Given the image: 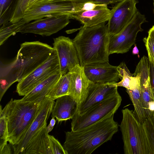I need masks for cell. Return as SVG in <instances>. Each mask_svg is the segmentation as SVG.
Returning <instances> with one entry per match:
<instances>
[{"mask_svg":"<svg viewBox=\"0 0 154 154\" xmlns=\"http://www.w3.org/2000/svg\"><path fill=\"white\" fill-rule=\"evenodd\" d=\"M54 50L53 47L39 41L22 43L15 60L10 64L1 66V83L10 87L20 81L46 62Z\"/></svg>","mask_w":154,"mask_h":154,"instance_id":"cell-1","label":"cell"},{"mask_svg":"<svg viewBox=\"0 0 154 154\" xmlns=\"http://www.w3.org/2000/svg\"><path fill=\"white\" fill-rule=\"evenodd\" d=\"M114 115L80 130L66 132L63 147L67 154H90L110 140L118 130Z\"/></svg>","mask_w":154,"mask_h":154,"instance_id":"cell-2","label":"cell"},{"mask_svg":"<svg viewBox=\"0 0 154 154\" xmlns=\"http://www.w3.org/2000/svg\"><path fill=\"white\" fill-rule=\"evenodd\" d=\"M110 36L106 22L92 26H83L73 42L77 51L80 65L109 62Z\"/></svg>","mask_w":154,"mask_h":154,"instance_id":"cell-3","label":"cell"},{"mask_svg":"<svg viewBox=\"0 0 154 154\" xmlns=\"http://www.w3.org/2000/svg\"><path fill=\"white\" fill-rule=\"evenodd\" d=\"M43 99L23 102L11 98L2 109L8 119V140L11 145L17 143L26 133L35 117Z\"/></svg>","mask_w":154,"mask_h":154,"instance_id":"cell-4","label":"cell"},{"mask_svg":"<svg viewBox=\"0 0 154 154\" xmlns=\"http://www.w3.org/2000/svg\"><path fill=\"white\" fill-rule=\"evenodd\" d=\"M122 119L119 125L124 143L125 154H148L142 124L136 118L133 111L122 110Z\"/></svg>","mask_w":154,"mask_h":154,"instance_id":"cell-5","label":"cell"},{"mask_svg":"<svg viewBox=\"0 0 154 154\" xmlns=\"http://www.w3.org/2000/svg\"><path fill=\"white\" fill-rule=\"evenodd\" d=\"M122 100L118 93L91 108L82 114H76L72 119L71 131L80 130L114 115Z\"/></svg>","mask_w":154,"mask_h":154,"instance_id":"cell-6","label":"cell"},{"mask_svg":"<svg viewBox=\"0 0 154 154\" xmlns=\"http://www.w3.org/2000/svg\"><path fill=\"white\" fill-rule=\"evenodd\" d=\"M147 22L144 15L138 11L130 22L119 33L110 36L109 54H123L128 51L135 44L138 33L143 29L142 24Z\"/></svg>","mask_w":154,"mask_h":154,"instance_id":"cell-7","label":"cell"},{"mask_svg":"<svg viewBox=\"0 0 154 154\" xmlns=\"http://www.w3.org/2000/svg\"><path fill=\"white\" fill-rule=\"evenodd\" d=\"M60 71L58 58L54 49L49 58L29 74L18 82L16 92L24 96L39 84Z\"/></svg>","mask_w":154,"mask_h":154,"instance_id":"cell-8","label":"cell"},{"mask_svg":"<svg viewBox=\"0 0 154 154\" xmlns=\"http://www.w3.org/2000/svg\"><path fill=\"white\" fill-rule=\"evenodd\" d=\"M81 4L78 0L50 3L27 11L21 20L26 24L51 16L69 15L73 13L81 11Z\"/></svg>","mask_w":154,"mask_h":154,"instance_id":"cell-9","label":"cell"},{"mask_svg":"<svg viewBox=\"0 0 154 154\" xmlns=\"http://www.w3.org/2000/svg\"><path fill=\"white\" fill-rule=\"evenodd\" d=\"M137 0H121L111 10L107 24L108 33L111 36L120 32L130 22L138 11Z\"/></svg>","mask_w":154,"mask_h":154,"instance_id":"cell-10","label":"cell"},{"mask_svg":"<svg viewBox=\"0 0 154 154\" xmlns=\"http://www.w3.org/2000/svg\"><path fill=\"white\" fill-rule=\"evenodd\" d=\"M68 15L51 16L36 20L23 25L18 32L49 36L61 30L70 22Z\"/></svg>","mask_w":154,"mask_h":154,"instance_id":"cell-11","label":"cell"},{"mask_svg":"<svg viewBox=\"0 0 154 154\" xmlns=\"http://www.w3.org/2000/svg\"><path fill=\"white\" fill-rule=\"evenodd\" d=\"M55 103L54 100L46 96L43 99L35 117L26 133L17 143L11 145L13 154H23L32 137L47 123Z\"/></svg>","mask_w":154,"mask_h":154,"instance_id":"cell-12","label":"cell"},{"mask_svg":"<svg viewBox=\"0 0 154 154\" xmlns=\"http://www.w3.org/2000/svg\"><path fill=\"white\" fill-rule=\"evenodd\" d=\"M53 45L58 58L61 75L80 64L77 51L72 40L68 37L60 36L54 39Z\"/></svg>","mask_w":154,"mask_h":154,"instance_id":"cell-13","label":"cell"},{"mask_svg":"<svg viewBox=\"0 0 154 154\" xmlns=\"http://www.w3.org/2000/svg\"><path fill=\"white\" fill-rule=\"evenodd\" d=\"M112 83H98L90 82L87 92L79 105L77 113L82 115L89 109L117 94L118 87Z\"/></svg>","mask_w":154,"mask_h":154,"instance_id":"cell-14","label":"cell"},{"mask_svg":"<svg viewBox=\"0 0 154 154\" xmlns=\"http://www.w3.org/2000/svg\"><path fill=\"white\" fill-rule=\"evenodd\" d=\"M135 72L140 75L141 96L146 118L154 116V95L150 83L148 57L143 56L137 65Z\"/></svg>","mask_w":154,"mask_h":154,"instance_id":"cell-15","label":"cell"},{"mask_svg":"<svg viewBox=\"0 0 154 154\" xmlns=\"http://www.w3.org/2000/svg\"><path fill=\"white\" fill-rule=\"evenodd\" d=\"M84 68L86 76L92 82L115 83L120 79L118 66H112L108 62L86 65Z\"/></svg>","mask_w":154,"mask_h":154,"instance_id":"cell-16","label":"cell"},{"mask_svg":"<svg viewBox=\"0 0 154 154\" xmlns=\"http://www.w3.org/2000/svg\"><path fill=\"white\" fill-rule=\"evenodd\" d=\"M110 12L107 5L105 4L94 9L75 12L69 16L71 19L77 20L83 26H92L108 21Z\"/></svg>","mask_w":154,"mask_h":154,"instance_id":"cell-17","label":"cell"},{"mask_svg":"<svg viewBox=\"0 0 154 154\" xmlns=\"http://www.w3.org/2000/svg\"><path fill=\"white\" fill-rule=\"evenodd\" d=\"M69 72L71 77L69 95L79 105L87 92L90 81L85 74L84 66L80 64L75 66Z\"/></svg>","mask_w":154,"mask_h":154,"instance_id":"cell-18","label":"cell"},{"mask_svg":"<svg viewBox=\"0 0 154 154\" xmlns=\"http://www.w3.org/2000/svg\"><path fill=\"white\" fill-rule=\"evenodd\" d=\"M79 104L69 95H66L56 99L52 112L51 117L56 118L58 122L72 119L77 113Z\"/></svg>","mask_w":154,"mask_h":154,"instance_id":"cell-19","label":"cell"},{"mask_svg":"<svg viewBox=\"0 0 154 154\" xmlns=\"http://www.w3.org/2000/svg\"><path fill=\"white\" fill-rule=\"evenodd\" d=\"M47 125V123L32 137L23 154H53Z\"/></svg>","mask_w":154,"mask_h":154,"instance_id":"cell-20","label":"cell"},{"mask_svg":"<svg viewBox=\"0 0 154 154\" xmlns=\"http://www.w3.org/2000/svg\"><path fill=\"white\" fill-rule=\"evenodd\" d=\"M61 76L60 71L36 86L21 99L23 102H32L43 99L50 91Z\"/></svg>","mask_w":154,"mask_h":154,"instance_id":"cell-21","label":"cell"},{"mask_svg":"<svg viewBox=\"0 0 154 154\" xmlns=\"http://www.w3.org/2000/svg\"><path fill=\"white\" fill-rule=\"evenodd\" d=\"M118 68L119 78L121 81L112 84V86L122 87L126 89L133 90L140 82L139 74L135 72L134 74H131L124 62L121 63Z\"/></svg>","mask_w":154,"mask_h":154,"instance_id":"cell-22","label":"cell"},{"mask_svg":"<svg viewBox=\"0 0 154 154\" xmlns=\"http://www.w3.org/2000/svg\"><path fill=\"white\" fill-rule=\"evenodd\" d=\"M134 107L133 113L138 121L143 124L147 119L141 94L140 82L133 90L126 89Z\"/></svg>","mask_w":154,"mask_h":154,"instance_id":"cell-23","label":"cell"},{"mask_svg":"<svg viewBox=\"0 0 154 154\" xmlns=\"http://www.w3.org/2000/svg\"><path fill=\"white\" fill-rule=\"evenodd\" d=\"M70 77V72L61 75L46 97L54 100L59 97L69 95Z\"/></svg>","mask_w":154,"mask_h":154,"instance_id":"cell-24","label":"cell"},{"mask_svg":"<svg viewBox=\"0 0 154 154\" xmlns=\"http://www.w3.org/2000/svg\"><path fill=\"white\" fill-rule=\"evenodd\" d=\"M142 125L149 154H154V116L147 119Z\"/></svg>","mask_w":154,"mask_h":154,"instance_id":"cell-25","label":"cell"},{"mask_svg":"<svg viewBox=\"0 0 154 154\" xmlns=\"http://www.w3.org/2000/svg\"><path fill=\"white\" fill-rule=\"evenodd\" d=\"M24 24L25 23L20 20L15 23L8 22L2 25L0 29V45H2L10 36L18 32Z\"/></svg>","mask_w":154,"mask_h":154,"instance_id":"cell-26","label":"cell"},{"mask_svg":"<svg viewBox=\"0 0 154 154\" xmlns=\"http://www.w3.org/2000/svg\"><path fill=\"white\" fill-rule=\"evenodd\" d=\"M30 0H16L13 14L9 22L15 23L18 22L23 17L26 11Z\"/></svg>","mask_w":154,"mask_h":154,"instance_id":"cell-27","label":"cell"},{"mask_svg":"<svg viewBox=\"0 0 154 154\" xmlns=\"http://www.w3.org/2000/svg\"><path fill=\"white\" fill-rule=\"evenodd\" d=\"M0 151L6 145L8 141V119L2 111V106L0 107Z\"/></svg>","mask_w":154,"mask_h":154,"instance_id":"cell-28","label":"cell"},{"mask_svg":"<svg viewBox=\"0 0 154 154\" xmlns=\"http://www.w3.org/2000/svg\"><path fill=\"white\" fill-rule=\"evenodd\" d=\"M49 136L53 154H67L63 146L58 140L53 136L49 135Z\"/></svg>","mask_w":154,"mask_h":154,"instance_id":"cell-29","label":"cell"},{"mask_svg":"<svg viewBox=\"0 0 154 154\" xmlns=\"http://www.w3.org/2000/svg\"><path fill=\"white\" fill-rule=\"evenodd\" d=\"M63 2V0H30L26 11L45 4Z\"/></svg>","mask_w":154,"mask_h":154,"instance_id":"cell-30","label":"cell"},{"mask_svg":"<svg viewBox=\"0 0 154 154\" xmlns=\"http://www.w3.org/2000/svg\"><path fill=\"white\" fill-rule=\"evenodd\" d=\"M148 53V56L152 57L154 60V38L148 34L147 38L143 40Z\"/></svg>","mask_w":154,"mask_h":154,"instance_id":"cell-31","label":"cell"},{"mask_svg":"<svg viewBox=\"0 0 154 154\" xmlns=\"http://www.w3.org/2000/svg\"><path fill=\"white\" fill-rule=\"evenodd\" d=\"M150 82L152 90L154 95V63L149 61Z\"/></svg>","mask_w":154,"mask_h":154,"instance_id":"cell-32","label":"cell"},{"mask_svg":"<svg viewBox=\"0 0 154 154\" xmlns=\"http://www.w3.org/2000/svg\"><path fill=\"white\" fill-rule=\"evenodd\" d=\"M13 151L10 144H7L0 151V154H11L13 153Z\"/></svg>","mask_w":154,"mask_h":154,"instance_id":"cell-33","label":"cell"},{"mask_svg":"<svg viewBox=\"0 0 154 154\" xmlns=\"http://www.w3.org/2000/svg\"><path fill=\"white\" fill-rule=\"evenodd\" d=\"M66 1V0H64ZM93 1L103 4H106L107 5L110 4H116L121 0H91Z\"/></svg>","mask_w":154,"mask_h":154,"instance_id":"cell-34","label":"cell"},{"mask_svg":"<svg viewBox=\"0 0 154 154\" xmlns=\"http://www.w3.org/2000/svg\"><path fill=\"white\" fill-rule=\"evenodd\" d=\"M56 121L55 118L52 117L50 123L48 126H47V129L48 133L50 132L53 129L56 123Z\"/></svg>","mask_w":154,"mask_h":154,"instance_id":"cell-35","label":"cell"},{"mask_svg":"<svg viewBox=\"0 0 154 154\" xmlns=\"http://www.w3.org/2000/svg\"><path fill=\"white\" fill-rule=\"evenodd\" d=\"M139 50L136 45V44H134V47L133 48L132 53L133 54H137L138 57H139Z\"/></svg>","mask_w":154,"mask_h":154,"instance_id":"cell-36","label":"cell"},{"mask_svg":"<svg viewBox=\"0 0 154 154\" xmlns=\"http://www.w3.org/2000/svg\"><path fill=\"white\" fill-rule=\"evenodd\" d=\"M148 34L152 36L154 38V25L149 30Z\"/></svg>","mask_w":154,"mask_h":154,"instance_id":"cell-37","label":"cell"},{"mask_svg":"<svg viewBox=\"0 0 154 154\" xmlns=\"http://www.w3.org/2000/svg\"><path fill=\"white\" fill-rule=\"evenodd\" d=\"M153 5H154V0H153Z\"/></svg>","mask_w":154,"mask_h":154,"instance_id":"cell-38","label":"cell"}]
</instances>
